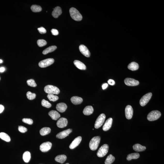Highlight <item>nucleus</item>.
Returning <instances> with one entry per match:
<instances>
[{
    "label": "nucleus",
    "mask_w": 164,
    "mask_h": 164,
    "mask_svg": "<svg viewBox=\"0 0 164 164\" xmlns=\"http://www.w3.org/2000/svg\"><path fill=\"white\" fill-rule=\"evenodd\" d=\"M81 140H82V138L81 136H79L76 137L71 142L69 146V148L71 149H74L76 148L80 144Z\"/></svg>",
    "instance_id": "obj_15"
},
{
    "label": "nucleus",
    "mask_w": 164,
    "mask_h": 164,
    "mask_svg": "<svg viewBox=\"0 0 164 164\" xmlns=\"http://www.w3.org/2000/svg\"><path fill=\"white\" fill-rule=\"evenodd\" d=\"M0 138L7 142H9L10 141V137L5 133L3 132L0 133Z\"/></svg>",
    "instance_id": "obj_30"
},
{
    "label": "nucleus",
    "mask_w": 164,
    "mask_h": 164,
    "mask_svg": "<svg viewBox=\"0 0 164 164\" xmlns=\"http://www.w3.org/2000/svg\"><path fill=\"white\" fill-rule=\"evenodd\" d=\"M38 31L41 34H45L46 33V30L44 27H41L38 29Z\"/></svg>",
    "instance_id": "obj_40"
},
{
    "label": "nucleus",
    "mask_w": 164,
    "mask_h": 164,
    "mask_svg": "<svg viewBox=\"0 0 164 164\" xmlns=\"http://www.w3.org/2000/svg\"><path fill=\"white\" fill-rule=\"evenodd\" d=\"M124 83L126 85L129 86H136L138 85L139 82L138 80L130 78H127L124 80Z\"/></svg>",
    "instance_id": "obj_10"
},
{
    "label": "nucleus",
    "mask_w": 164,
    "mask_h": 164,
    "mask_svg": "<svg viewBox=\"0 0 164 164\" xmlns=\"http://www.w3.org/2000/svg\"><path fill=\"white\" fill-rule=\"evenodd\" d=\"M139 65L137 63L133 62L130 63L128 65V69L132 71L137 70L139 69Z\"/></svg>",
    "instance_id": "obj_25"
},
{
    "label": "nucleus",
    "mask_w": 164,
    "mask_h": 164,
    "mask_svg": "<svg viewBox=\"0 0 164 164\" xmlns=\"http://www.w3.org/2000/svg\"><path fill=\"white\" fill-rule=\"evenodd\" d=\"M72 130L71 129H69L64 130L57 134L56 135V137L58 139H64L69 136V134L72 132Z\"/></svg>",
    "instance_id": "obj_12"
},
{
    "label": "nucleus",
    "mask_w": 164,
    "mask_h": 164,
    "mask_svg": "<svg viewBox=\"0 0 164 164\" xmlns=\"http://www.w3.org/2000/svg\"><path fill=\"white\" fill-rule=\"evenodd\" d=\"M79 49L81 53L86 57H88L90 56V53L86 47L85 45H80L79 47Z\"/></svg>",
    "instance_id": "obj_13"
},
{
    "label": "nucleus",
    "mask_w": 164,
    "mask_h": 164,
    "mask_svg": "<svg viewBox=\"0 0 164 164\" xmlns=\"http://www.w3.org/2000/svg\"><path fill=\"white\" fill-rule=\"evenodd\" d=\"M109 84L110 85L113 86L115 84V81L114 80L112 79L109 80L108 81Z\"/></svg>",
    "instance_id": "obj_42"
},
{
    "label": "nucleus",
    "mask_w": 164,
    "mask_h": 164,
    "mask_svg": "<svg viewBox=\"0 0 164 164\" xmlns=\"http://www.w3.org/2000/svg\"><path fill=\"white\" fill-rule=\"evenodd\" d=\"M5 70V68L4 67H2L0 68V72H3Z\"/></svg>",
    "instance_id": "obj_45"
},
{
    "label": "nucleus",
    "mask_w": 164,
    "mask_h": 164,
    "mask_svg": "<svg viewBox=\"0 0 164 164\" xmlns=\"http://www.w3.org/2000/svg\"><path fill=\"white\" fill-rule=\"evenodd\" d=\"M70 100L73 104L75 105L81 104L83 102V99L80 97L73 96L70 99Z\"/></svg>",
    "instance_id": "obj_21"
},
{
    "label": "nucleus",
    "mask_w": 164,
    "mask_h": 164,
    "mask_svg": "<svg viewBox=\"0 0 164 164\" xmlns=\"http://www.w3.org/2000/svg\"><path fill=\"white\" fill-rule=\"evenodd\" d=\"M66 156L64 155H61L57 156L55 158V160L57 162L63 164L67 160Z\"/></svg>",
    "instance_id": "obj_24"
},
{
    "label": "nucleus",
    "mask_w": 164,
    "mask_h": 164,
    "mask_svg": "<svg viewBox=\"0 0 164 164\" xmlns=\"http://www.w3.org/2000/svg\"><path fill=\"white\" fill-rule=\"evenodd\" d=\"M51 131V129L50 128L45 127L41 129L39 133L41 136H44L50 133Z\"/></svg>",
    "instance_id": "obj_26"
},
{
    "label": "nucleus",
    "mask_w": 164,
    "mask_h": 164,
    "mask_svg": "<svg viewBox=\"0 0 164 164\" xmlns=\"http://www.w3.org/2000/svg\"><path fill=\"white\" fill-rule=\"evenodd\" d=\"M109 149V147L108 145L104 144L102 146L99 150H98L97 155L99 157H103L108 152Z\"/></svg>",
    "instance_id": "obj_5"
},
{
    "label": "nucleus",
    "mask_w": 164,
    "mask_h": 164,
    "mask_svg": "<svg viewBox=\"0 0 164 164\" xmlns=\"http://www.w3.org/2000/svg\"><path fill=\"white\" fill-rule=\"evenodd\" d=\"M31 9L32 11L34 12H39L41 11L42 9L41 7L40 6L35 5H33L31 7Z\"/></svg>",
    "instance_id": "obj_32"
},
{
    "label": "nucleus",
    "mask_w": 164,
    "mask_h": 164,
    "mask_svg": "<svg viewBox=\"0 0 164 164\" xmlns=\"http://www.w3.org/2000/svg\"><path fill=\"white\" fill-rule=\"evenodd\" d=\"M18 130L20 132L22 133H25L27 131V128L22 126H19L18 127Z\"/></svg>",
    "instance_id": "obj_39"
},
{
    "label": "nucleus",
    "mask_w": 164,
    "mask_h": 164,
    "mask_svg": "<svg viewBox=\"0 0 164 164\" xmlns=\"http://www.w3.org/2000/svg\"><path fill=\"white\" fill-rule=\"evenodd\" d=\"M44 91L45 93L48 94H57L60 93L59 89L55 86L48 85L45 86Z\"/></svg>",
    "instance_id": "obj_3"
},
{
    "label": "nucleus",
    "mask_w": 164,
    "mask_h": 164,
    "mask_svg": "<svg viewBox=\"0 0 164 164\" xmlns=\"http://www.w3.org/2000/svg\"><path fill=\"white\" fill-rule=\"evenodd\" d=\"M22 121L29 125H32L33 123V120L31 118H24L22 119Z\"/></svg>",
    "instance_id": "obj_38"
},
{
    "label": "nucleus",
    "mask_w": 164,
    "mask_h": 164,
    "mask_svg": "<svg viewBox=\"0 0 164 164\" xmlns=\"http://www.w3.org/2000/svg\"><path fill=\"white\" fill-rule=\"evenodd\" d=\"M133 148L134 150L136 152L144 151L146 149V147L141 145L139 144H135L133 146Z\"/></svg>",
    "instance_id": "obj_23"
},
{
    "label": "nucleus",
    "mask_w": 164,
    "mask_h": 164,
    "mask_svg": "<svg viewBox=\"0 0 164 164\" xmlns=\"http://www.w3.org/2000/svg\"><path fill=\"white\" fill-rule=\"evenodd\" d=\"M47 97L50 101L53 102L56 101L59 99L58 96L53 94H48L47 95Z\"/></svg>",
    "instance_id": "obj_33"
},
{
    "label": "nucleus",
    "mask_w": 164,
    "mask_h": 164,
    "mask_svg": "<svg viewBox=\"0 0 164 164\" xmlns=\"http://www.w3.org/2000/svg\"><path fill=\"white\" fill-rule=\"evenodd\" d=\"M26 95H27V98L30 100H33L35 99L36 97V94L35 93H32L30 92H27Z\"/></svg>",
    "instance_id": "obj_34"
},
{
    "label": "nucleus",
    "mask_w": 164,
    "mask_h": 164,
    "mask_svg": "<svg viewBox=\"0 0 164 164\" xmlns=\"http://www.w3.org/2000/svg\"><path fill=\"white\" fill-rule=\"evenodd\" d=\"M94 109L91 106H88L85 108L83 111V113L85 115H90L93 114Z\"/></svg>",
    "instance_id": "obj_22"
},
{
    "label": "nucleus",
    "mask_w": 164,
    "mask_h": 164,
    "mask_svg": "<svg viewBox=\"0 0 164 164\" xmlns=\"http://www.w3.org/2000/svg\"><path fill=\"white\" fill-rule=\"evenodd\" d=\"M4 109V106L2 105H0V113H2L3 112Z\"/></svg>",
    "instance_id": "obj_43"
},
{
    "label": "nucleus",
    "mask_w": 164,
    "mask_h": 164,
    "mask_svg": "<svg viewBox=\"0 0 164 164\" xmlns=\"http://www.w3.org/2000/svg\"><path fill=\"white\" fill-rule=\"evenodd\" d=\"M37 43L38 46L40 47L45 46L47 44L46 41L43 39H38Z\"/></svg>",
    "instance_id": "obj_36"
},
{
    "label": "nucleus",
    "mask_w": 164,
    "mask_h": 164,
    "mask_svg": "<svg viewBox=\"0 0 164 164\" xmlns=\"http://www.w3.org/2000/svg\"><path fill=\"white\" fill-rule=\"evenodd\" d=\"M115 158L114 156L111 154H110L106 158L105 161V164H112L115 161Z\"/></svg>",
    "instance_id": "obj_31"
},
{
    "label": "nucleus",
    "mask_w": 164,
    "mask_h": 164,
    "mask_svg": "<svg viewBox=\"0 0 164 164\" xmlns=\"http://www.w3.org/2000/svg\"><path fill=\"white\" fill-rule=\"evenodd\" d=\"M69 164V163H67V164Z\"/></svg>",
    "instance_id": "obj_47"
},
{
    "label": "nucleus",
    "mask_w": 164,
    "mask_h": 164,
    "mask_svg": "<svg viewBox=\"0 0 164 164\" xmlns=\"http://www.w3.org/2000/svg\"><path fill=\"white\" fill-rule=\"evenodd\" d=\"M69 12L71 18L75 21H80L82 20V15L76 8H70Z\"/></svg>",
    "instance_id": "obj_1"
},
{
    "label": "nucleus",
    "mask_w": 164,
    "mask_h": 164,
    "mask_svg": "<svg viewBox=\"0 0 164 164\" xmlns=\"http://www.w3.org/2000/svg\"><path fill=\"white\" fill-rule=\"evenodd\" d=\"M74 63L75 66L78 69L81 70H85L86 67L83 63L80 61L76 60L74 61Z\"/></svg>",
    "instance_id": "obj_20"
},
{
    "label": "nucleus",
    "mask_w": 164,
    "mask_h": 164,
    "mask_svg": "<svg viewBox=\"0 0 164 164\" xmlns=\"http://www.w3.org/2000/svg\"><path fill=\"white\" fill-rule=\"evenodd\" d=\"M49 115L54 120H56L61 117L60 115L57 111L51 110L49 112Z\"/></svg>",
    "instance_id": "obj_18"
},
{
    "label": "nucleus",
    "mask_w": 164,
    "mask_h": 164,
    "mask_svg": "<svg viewBox=\"0 0 164 164\" xmlns=\"http://www.w3.org/2000/svg\"><path fill=\"white\" fill-rule=\"evenodd\" d=\"M67 108V105L64 103H60L56 105V109L60 112H65Z\"/></svg>",
    "instance_id": "obj_17"
},
{
    "label": "nucleus",
    "mask_w": 164,
    "mask_h": 164,
    "mask_svg": "<svg viewBox=\"0 0 164 164\" xmlns=\"http://www.w3.org/2000/svg\"><path fill=\"white\" fill-rule=\"evenodd\" d=\"M53 58H48L40 61L39 63V66L41 68H45L53 64L54 62Z\"/></svg>",
    "instance_id": "obj_7"
},
{
    "label": "nucleus",
    "mask_w": 164,
    "mask_h": 164,
    "mask_svg": "<svg viewBox=\"0 0 164 164\" xmlns=\"http://www.w3.org/2000/svg\"><path fill=\"white\" fill-rule=\"evenodd\" d=\"M3 61L2 60L0 59V63H1L3 62Z\"/></svg>",
    "instance_id": "obj_46"
},
{
    "label": "nucleus",
    "mask_w": 164,
    "mask_h": 164,
    "mask_svg": "<svg viewBox=\"0 0 164 164\" xmlns=\"http://www.w3.org/2000/svg\"><path fill=\"white\" fill-rule=\"evenodd\" d=\"M108 86V84L107 83H105L103 85H102V88L103 89H106V88H107Z\"/></svg>",
    "instance_id": "obj_44"
},
{
    "label": "nucleus",
    "mask_w": 164,
    "mask_h": 164,
    "mask_svg": "<svg viewBox=\"0 0 164 164\" xmlns=\"http://www.w3.org/2000/svg\"><path fill=\"white\" fill-rule=\"evenodd\" d=\"M161 116V113L157 110L153 111L148 114L147 118L148 120L152 121L158 119Z\"/></svg>",
    "instance_id": "obj_4"
},
{
    "label": "nucleus",
    "mask_w": 164,
    "mask_h": 164,
    "mask_svg": "<svg viewBox=\"0 0 164 164\" xmlns=\"http://www.w3.org/2000/svg\"><path fill=\"white\" fill-rule=\"evenodd\" d=\"M106 116L105 114L102 113L101 114L96 121L94 127L96 129H98L101 127L104 122Z\"/></svg>",
    "instance_id": "obj_6"
},
{
    "label": "nucleus",
    "mask_w": 164,
    "mask_h": 164,
    "mask_svg": "<svg viewBox=\"0 0 164 164\" xmlns=\"http://www.w3.org/2000/svg\"><path fill=\"white\" fill-rule=\"evenodd\" d=\"M152 95V93H149L143 96L140 100V105L142 106H144L146 105L150 100Z\"/></svg>",
    "instance_id": "obj_8"
},
{
    "label": "nucleus",
    "mask_w": 164,
    "mask_h": 164,
    "mask_svg": "<svg viewBox=\"0 0 164 164\" xmlns=\"http://www.w3.org/2000/svg\"><path fill=\"white\" fill-rule=\"evenodd\" d=\"M41 105L43 107L47 108H50L51 107V105L50 103L45 99H43L41 102Z\"/></svg>",
    "instance_id": "obj_35"
},
{
    "label": "nucleus",
    "mask_w": 164,
    "mask_h": 164,
    "mask_svg": "<svg viewBox=\"0 0 164 164\" xmlns=\"http://www.w3.org/2000/svg\"><path fill=\"white\" fill-rule=\"evenodd\" d=\"M68 124V121L66 118H61L57 121V125L59 128H63L66 127Z\"/></svg>",
    "instance_id": "obj_14"
},
{
    "label": "nucleus",
    "mask_w": 164,
    "mask_h": 164,
    "mask_svg": "<svg viewBox=\"0 0 164 164\" xmlns=\"http://www.w3.org/2000/svg\"><path fill=\"white\" fill-rule=\"evenodd\" d=\"M100 140L99 136H95L92 139L89 144V148L91 150L93 151L96 150L100 143Z\"/></svg>",
    "instance_id": "obj_2"
},
{
    "label": "nucleus",
    "mask_w": 164,
    "mask_h": 164,
    "mask_svg": "<svg viewBox=\"0 0 164 164\" xmlns=\"http://www.w3.org/2000/svg\"><path fill=\"white\" fill-rule=\"evenodd\" d=\"M31 158L30 153L28 151L25 152L23 154V159L25 162L26 163L29 162Z\"/></svg>",
    "instance_id": "obj_29"
},
{
    "label": "nucleus",
    "mask_w": 164,
    "mask_h": 164,
    "mask_svg": "<svg viewBox=\"0 0 164 164\" xmlns=\"http://www.w3.org/2000/svg\"><path fill=\"white\" fill-rule=\"evenodd\" d=\"M27 83L28 86L31 87H35L37 86L35 81L33 79H31L27 80Z\"/></svg>",
    "instance_id": "obj_37"
},
{
    "label": "nucleus",
    "mask_w": 164,
    "mask_h": 164,
    "mask_svg": "<svg viewBox=\"0 0 164 164\" xmlns=\"http://www.w3.org/2000/svg\"><path fill=\"white\" fill-rule=\"evenodd\" d=\"M51 31L52 34L54 35H57L59 34L58 31L57 30L55 29H52L51 30Z\"/></svg>",
    "instance_id": "obj_41"
},
{
    "label": "nucleus",
    "mask_w": 164,
    "mask_h": 164,
    "mask_svg": "<svg viewBox=\"0 0 164 164\" xmlns=\"http://www.w3.org/2000/svg\"><path fill=\"white\" fill-rule=\"evenodd\" d=\"M62 13V9L60 7H57L54 9V10L52 12V15L54 17L58 18Z\"/></svg>",
    "instance_id": "obj_19"
},
{
    "label": "nucleus",
    "mask_w": 164,
    "mask_h": 164,
    "mask_svg": "<svg viewBox=\"0 0 164 164\" xmlns=\"http://www.w3.org/2000/svg\"><path fill=\"white\" fill-rule=\"evenodd\" d=\"M140 154L138 153H133L129 154L127 157V160L129 161L132 159H136L140 157Z\"/></svg>",
    "instance_id": "obj_28"
},
{
    "label": "nucleus",
    "mask_w": 164,
    "mask_h": 164,
    "mask_svg": "<svg viewBox=\"0 0 164 164\" xmlns=\"http://www.w3.org/2000/svg\"><path fill=\"white\" fill-rule=\"evenodd\" d=\"M113 119L111 118H109L105 122L104 125L103 127V130L104 131H107L109 130L112 126Z\"/></svg>",
    "instance_id": "obj_16"
},
{
    "label": "nucleus",
    "mask_w": 164,
    "mask_h": 164,
    "mask_svg": "<svg viewBox=\"0 0 164 164\" xmlns=\"http://www.w3.org/2000/svg\"><path fill=\"white\" fill-rule=\"evenodd\" d=\"M52 146V143L50 142H44L40 145L39 149L41 151L43 152H46L51 149Z\"/></svg>",
    "instance_id": "obj_9"
},
{
    "label": "nucleus",
    "mask_w": 164,
    "mask_h": 164,
    "mask_svg": "<svg viewBox=\"0 0 164 164\" xmlns=\"http://www.w3.org/2000/svg\"><path fill=\"white\" fill-rule=\"evenodd\" d=\"M57 48V47L55 46H52L49 47L45 49L43 51V54L46 55L47 54L55 51Z\"/></svg>",
    "instance_id": "obj_27"
},
{
    "label": "nucleus",
    "mask_w": 164,
    "mask_h": 164,
    "mask_svg": "<svg viewBox=\"0 0 164 164\" xmlns=\"http://www.w3.org/2000/svg\"><path fill=\"white\" fill-rule=\"evenodd\" d=\"M133 109L132 106L128 105L126 106L125 109V114L126 118L128 119H131L133 115Z\"/></svg>",
    "instance_id": "obj_11"
}]
</instances>
